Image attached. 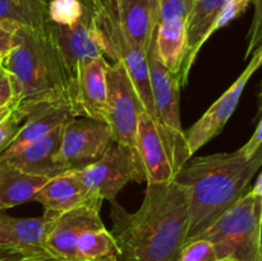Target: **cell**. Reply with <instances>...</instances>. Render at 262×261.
<instances>
[{"instance_id": "cell-1", "label": "cell", "mask_w": 262, "mask_h": 261, "mask_svg": "<svg viewBox=\"0 0 262 261\" xmlns=\"http://www.w3.org/2000/svg\"><path fill=\"white\" fill-rule=\"evenodd\" d=\"M110 219L119 261H178L189 225L186 191L174 181L147 184L137 211L110 201Z\"/></svg>"}, {"instance_id": "cell-2", "label": "cell", "mask_w": 262, "mask_h": 261, "mask_svg": "<svg viewBox=\"0 0 262 261\" xmlns=\"http://www.w3.org/2000/svg\"><path fill=\"white\" fill-rule=\"evenodd\" d=\"M262 165V145L250 158L241 150L189 158L173 181L188 200L187 242L196 240L246 192Z\"/></svg>"}, {"instance_id": "cell-3", "label": "cell", "mask_w": 262, "mask_h": 261, "mask_svg": "<svg viewBox=\"0 0 262 261\" xmlns=\"http://www.w3.org/2000/svg\"><path fill=\"white\" fill-rule=\"evenodd\" d=\"M8 74L18 113L31 115L58 104L72 107V84L58 49L42 30L22 26L15 31L9 53L0 59Z\"/></svg>"}, {"instance_id": "cell-4", "label": "cell", "mask_w": 262, "mask_h": 261, "mask_svg": "<svg viewBox=\"0 0 262 261\" xmlns=\"http://www.w3.org/2000/svg\"><path fill=\"white\" fill-rule=\"evenodd\" d=\"M102 0H38L41 30L64 61L73 97L78 67L84 59L104 55L96 31Z\"/></svg>"}, {"instance_id": "cell-5", "label": "cell", "mask_w": 262, "mask_h": 261, "mask_svg": "<svg viewBox=\"0 0 262 261\" xmlns=\"http://www.w3.org/2000/svg\"><path fill=\"white\" fill-rule=\"evenodd\" d=\"M197 238L210 241L222 261H262V197L247 191Z\"/></svg>"}, {"instance_id": "cell-6", "label": "cell", "mask_w": 262, "mask_h": 261, "mask_svg": "<svg viewBox=\"0 0 262 261\" xmlns=\"http://www.w3.org/2000/svg\"><path fill=\"white\" fill-rule=\"evenodd\" d=\"M96 31L104 56L113 59L114 63L123 64L145 110L151 114V117L159 124H161L154 105L152 90H151L150 76H148L147 55L125 35L106 0H102L100 7L96 18Z\"/></svg>"}, {"instance_id": "cell-7", "label": "cell", "mask_w": 262, "mask_h": 261, "mask_svg": "<svg viewBox=\"0 0 262 261\" xmlns=\"http://www.w3.org/2000/svg\"><path fill=\"white\" fill-rule=\"evenodd\" d=\"M132 158L137 183H169L178 173L170 137L145 110L138 115Z\"/></svg>"}, {"instance_id": "cell-8", "label": "cell", "mask_w": 262, "mask_h": 261, "mask_svg": "<svg viewBox=\"0 0 262 261\" xmlns=\"http://www.w3.org/2000/svg\"><path fill=\"white\" fill-rule=\"evenodd\" d=\"M147 63L156 115L170 137L179 170L186 161L192 158L179 117V95L182 89L181 74L173 73L159 61L152 45L147 54Z\"/></svg>"}, {"instance_id": "cell-9", "label": "cell", "mask_w": 262, "mask_h": 261, "mask_svg": "<svg viewBox=\"0 0 262 261\" xmlns=\"http://www.w3.org/2000/svg\"><path fill=\"white\" fill-rule=\"evenodd\" d=\"M113 143L112 130L106 122L74 117L63 127L59 166L63 173L82 170L100 160Z\"/></svg>"}, {"instance_id": "cell-10", "label": "cell", "mask_w": 262, "mask_h": 261, "mask_svg": "<svg viewBox=\"0 0 262 261\" xmlns=\"http://www.w3.org/2000/svg\"><path fill=\"white\" fill-rule=\"evenodd\" d=\"M106 82L107 99L105 122L109 124L114 143L127 146L133 151L138 115L145 110V107L122 63L110 64L107 68Z\"/></svg>"}, {"instance_id": "cell-11", "label": "cell", "mask_w": 262, "mask_h": 261, "mask_svg": "<svg viewBox=\"0 0 262 261\" xmlns=\"http://www.w3.org/2000/svg\"><path fill=\"white\" fill-rule=\"evenodd\" d=\"M73 173L90 197L114 201L120 189L133 181L132 150L127 146L113 143L100 160Z\"/></svg>"}, {"instance_id": "cell-12", "label": "cell", "mask_w": 262, "mask_h": 261, "mask_svg": "<svg viewBox=\"0 0 262 261\" xmlns=\"http://www.w3.org/2000/svg\"><path fill=\"white\" fill-rule=\"evenodd\" d=\"M261 67L262 46H260L256 51H253L250 63L246 67L245 71L241 73V76L235 79L234 83L207 109V112L187 132H184L191 156L199 148L206 145L210 140L216 137L222 132L229 118L237 109L246 84L248 83L251 77L255 74V72Z\"/></svg>"}, {"instance_id": "cell-13", "label": "cell", "mask_w": 262, "mask_h": 261, "mask_svg": "<svg viewBox=\"0 0 262 261\" xmlns=\"http://www.w3.org/2000/svg\"><path fill=\"white\" fill-rule=\"evenodd\" d=\"M101 204L83 205L59 214L46 235V252L61 260L77 261L76 246L79 235L90 228L104 224L100 216Z\"/></svg>"}, {"instance_id": "cell-14", "label": "cell", "mask_w": 262, "mask_h": 261, "mask_svg": "<svg viewBox=\"0 0 262 261\" xmlns=\"http://www.w3.org/2000/svg\"><path fill=\"white\" fill-rule=\"evenodd\" d=\"M110 64L104 55L84 59L78 67L72 97L74 117L105 122L107 99L106 73Z\"/></svg>"}, {"instance_id": "cell-15", "label": "cell", "mask_w": 262, "mask_h": 261, "mask_svg": "<svg viewBox=\"0 0 262 261\" xmlns=\"http://www.w3.org/2000/svg\"><path fill=\"white\" fill-rule=\"evenodd\" d=\"M58 215L51 211H45L40 217H13L0 214V246L17 251L25 257L46 255V235Z\"/></svg>"}, {"instance_id": "cell-16", "label": "cell", "mask_w": 262, "mask_h": 261, "mask_svg": "<svg viewBox=\"0 0 262 261\" xmlns=\"http://www.w3.org/2000/svg\"><path fill=\"white\" fill-rule=\"evenodd\" d=\"M125 35L147 55L159 23L158 0H106Z\"/></svg>"}, {"instance_id": "cell-17", "label": "cell", "mask_w": 262, "mask_h": 261, "mask_svg": "<svg viewBox=\"0 0 262 261\" xmlns=\"http://www.w3.org/2000/svg\"><path fill=\"white\" fill-rule=\"evenodd\" d=\"M63 127L64 125H60L55 128L53 132L46 135L41 140L31 143L15 155L5 159L0 163V165L7 164L25 173L46 177L49 179L63 174L58 163Z\"/></svg>"}, {"instance_id": "cell-18", "label": "cell", "mask_w": 262, "mask_h": 261, "mask_svg": "<svg viewBox=\"0 0 262 261\" xmlns=\"http://www.w3.org/2000/svg\"><path fill=\"white\" fill-rule=\"evenodd\" d=\"M229 0H196L187 18V55L181 69L182 87L188 82L189 72L200 49L212 35V27Z\"/></svg>"}, {"instance_id": "cell-19", "label": "cell", "mask_w": 262, "mask_h": 261, "mask_svg": "<svg viewBox=\"0 0 262 261\" xmlns=\"http://www.w3.org/2000/svg\"><path fill=\"white\" fill-rule=\"evenodd\" d=\"M33 201L40 202L45 211L58 214H63L83 205L102 202L101 200L92 199L87 194L86 189L73 171L49 179L36 194Z\"/></svg>"}, {"instance_id": "cell-20", "label": "cell", "mask_w": 262, "mask_h": 261, "mask_svg": "<svg viewBox=\"0 0 262 261\" xmlns=\"http://www.w3.org/2000/svg\"><path fill=\"white\" fill-rule=\"evenodd\" d=\"M73 118L74 114L72 112V107L64 104L53 105L28 117L14 140L0 154V163L19 153L31 143L41 140L46 135L53 132L55 128L64 125Z\"/></svg>"}, {"instance_id": "cell-21", "label": "cell", "mask_w": 262, "mask_h": 261, "mask_svg": "<svg viewBox=\"0 0 262 261\" xmlns=\"http://www.w3.org/2000/svg\"><path fill=\"white\" fill-rule=\"evenodd\" d=\"M152 48L164 67L173 73L181 74L187 55V19L160 20Z\"/></svg>"}, {"instance_id": "cell-22", "label": "cell", "mask_w": 262, "mask_h": 261, "mask_svg": "<svg viewBox=\"0 0 262 261\" xmlns=\"http://www.w3.org/2000/svg\"><path fill=\"white\" fill-rule=\"evenodd\" d=\"M49 178L25 173L17 168L0 165V210L33 201Z\"/></svg>"}, {"instance_id": "cell-23", "label": "cell", "mask_w": 262, "mask_h": 261, "mask_svg": "<svg viewBox=\"0 0 262 261\" xmlns=\"http://www.w3.org/2000/svg\"><path fill=\"white\" fill-rule=\"evenodd\" d=\"M76 252L77 261H119L117 242L104 224L84 230L77 241Z\"/></svg>"}, {"instance_id": "cell-24", "label": "cell", "mask_w": 262, "mask_h": 261, "mask_svg": "<svg viewBox=\"0 0 262 261\" xmlns=\"http://www.w3.org/2000/svg\"><path fill=\"white\" fill-rule=\"evenodd\" d=\"M0 22L41 30L40 14L33 0H28L26 4L15 0H0Z\"/></svg>"}, {"instance_id": "cell-25", "label": "cell", "mask_w": 262, "mask_h": 261, "mask_svg": "<svg viewBox=\"0 0 262 261\" xmlns=\"http://www.w3.org/2000/svg\"><path fill=\"white\" fill-rule=\"evenodd\" d=\"M23 123L25 119L18 113L14 101L0 109V154L14 140Z\"/></svg>"}, {"instance_id": "cell-26", "label": "cell", "mask_w": 262, "mask_h": 261, "mask_svg": "<svg viewBox=\"0 0 262 261\" xmlns=\"http://www.w3.org/2000/svg\"><path fill=\"white\" fill-rule=\"evenodd\" d=\"M178 261H222L217 258L216 250L210 241L196 238L182 247ZM225 261V260H224Z\"/></svg>"}, {"instance_id": "cell-27", "label": "cell", "mask_w": 262, "mask_h": 261, "mask_svg": "<svg viewBox=\"0 0 262 261\" xmlns=\"http://www.w3.org/2000/svg\"><path fill=\"white\" fill-rule=\"evenodd\" d=\"M159 22L171 19H187L193 8L194 0H158Z\"/></svg>"}, {"instance_id": "cell-28", "label": "cell", "mask_w": 262, "mask_h": 261, "mask_svg": "<svg viewBox=\"0 0 262 261\" xmlns=\"http://www.w3.org/2000/svg\"><path fill=\"white\" fill-rule=\"evenodd\" d=\"M253 12L252 23H251L250 31L247 35V49H246L245 59H248L253 54V51L257 50L262 46V0H253Z\"/></svg>"}, {"instance_id": "cell-29", "label": "cell", "mask_w": 262, "mask_h": 261, "mask_svg": "<svg viewBox=\"0 0 262 261\" xmlns=\"http://www.w3.org/2000/svg\"><path fill=\"white\" fill-rule=\"evenodd\" d=\"M252 2L253 0H229L224 5L222 12H220L219 17L215 20V25L212 27V33H215L217 30H220V28L227 26L229 22H232L233 19H235L238 15L242 14Z\"/></svg>"}, {"instance_id": "cell-30", "label": "cell", "mask_w": 262, "mask_h": 261, "mask_svg": "<svg viewBox=\"0 0 262 261\" xmlns=\"http://www.w3.org/2000/svg\"><path fill=\"white\" fill-rule=\"evenodd\" d=\"M18 28L19 26L0 22V59L9 53L13 44V36Z\"/></svg>"}, {"instance_id": "cell-31", "label": "cell", "mask_w": 262, "mask_h": 261, "mask_svg": "<svg viewBox=\"0 0 262 261\" xmlns=\"http://www.w3.org/2000/svg\"><path fill=\"white\" fill-rule=\"evenodd\" d=\"M13 99H14V94H13L9 77L0 68V109L12 102Z\"/></svg>"}, {"instance_id": "cell-32", "label": "cell", "mask_w": 262, "mask_h": 261, "mask_svg": "<svg viewBox=\"0 0 262 261\" xmlns=\"http://www.w3.org/2000/svg\"><path fill=\"white\" fill-rule=\"evenodd\" d=\"M261 145H262V117H261L260 122H258V125H257V128H256L255 133L252 135V137H251L250 140L247 141V143H245V145H243L239 150L242 151L243 155H246L247 158H250V156H252L253 154L257 151V148L260 147Z\"/></svg>"}, {"instance_id": "cell-33", "label": "cell", "mask_w": 262, "mask_h": 261, "mask_svg": "<svg viewBox=\"0 0 262 261\" xmlns=\"http://www.w3.org/2000/svg\"><path fill=\"white\" fill-rule=\"evenodd\" d=\"M25 256L10 248L0 246V261H22Z\"/></svg>"}, {"instance_id": "cell-34", "label": "cell", "mask_w": 262, "mask_h": 261, "mask_svg": "<svg viewBox=\"0 0 262 261\" xmlns=\"http://www.w3.org/2000/svg\"><path fill=\"white\" fill-rule=\"evenodd\" d=\"M22 261H66L61 258H56L50 255H40V256H30V257H25Z\"/></svg>"}, {"instance_id": "cell-35", "label": "cell", "mask_w": 262, "mask_h": 261, "mask_svg": "<svg viewBox=\"0 0 262 261\" xmlns=\"http://www.w3.org/2000/svg\"><path fill=\"white\" fill-rule=\"evenodd\" d=\"M251 191H252L255 194H257V196L262 197V173L258 176L257 181H256L255 183V187H253Z\"/></svg>"}, {"instance_id": "cell-36", "label": "cell", "mask_w": 262, "mask_h": 261, "mask_svg": "<svg viewBox=\"0 0 262 261\" xmlns=\"http://www.w3.org/2000/svg\"><path fill=\"white\" fill-rule=\"evenodd\" d=\"M262 113V82L260 83V92L257 96V114Z\"/></svg>"}, {"instance_id": "cell-37", "label": "cell", "mask_w": 262, "mask_h": 261, "mask_svg": "<svg viewBox=\"0 0 262 261\" xmlns=\"http://www.w3.org/2000/svg\"><path fill=\"white\" fill-rule=\"evenodd\" d=\"M15 2L20 3V4H26V3H28V0H15Z\"/></svg>"}, {"instance_id": "cell-38", "label": "cell", "mask_w": 262, "mask_h": 261, "mask_svg": "<svg viewBox=\"0 0 262 261\" xmlns=\"http://www.w3.org/2000/svg\"><path fill=\"white\" fill-rule=\"evenodd\" d=\"M194 2H196V0H194Z\"/></svg>"}, {"instance_id": "cell-39", "label": "cell", "mask_w": 262, "mask_h": 261, "mask_svg": "<svg viewBox=\"0 0 262 261\" xmlns=\"http://www.w3.org/2000/svg\"><path fill=\"white\" fill-rule=\"evenodd\" d=\"M225 261H227V260H225Z\"/></svg>"}]
</instances>
